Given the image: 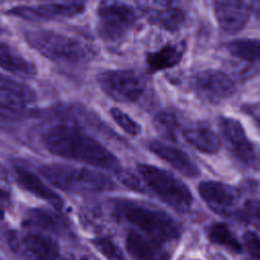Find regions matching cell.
<instances>
[{
	"label": "cell",
	"mask_w": 260,
	"mask_h": 260,
	"mask_svg": "<svg viewBox=\"0 0 260 260\" xmlns=\"http://www.w3.org/2000/svg\"><path fill=\"white\" fill-rule=\"evenodd\" d=\"M116 210L122 219L160 242L175 240L180 235L177 222L158 209L136 202L120 201L116 205Z\"/></svg>",
	"instance_id": "cell-4"
},
{
	"label": "cell",
	"mask_w": 260,
	"mask_h": 260,
	"mask_svg": "<svg viewBox=\"0 0 260 260\" xmlns=\"http://www.w3.org/2000/svg\"><path fill=\"white\" fill-rule=\"evenodd\" d=\"M9 202V197L7 193L0 187V206H5Z\"/></svg>",
	"instance_id": "cell-30"
},
{
	"label": "cell",
	"mask_w": 260,
	"mask_h": 260,
	"mask_svg": "<svg viewBox=\"0 0 260 260\" xmlns=\"http://www.w3.org/2000/svg\"><path fill=\"white\" fill-rule=\"evenodd\" d=\"M208 238L210 242L229 248L234 252H241L242 247L231 230L224 223H216L209 229Z\"/></svg>",
	"instance_id": "cell-24"
},
{
	"label": "cell",
	"mask_w": 260,
	"mask_h": 260,
	"mask_svg": "<svg viewBox=\"0 0 260 260\" xmlns=\"http://www.w3.org/2000/svg\"><path fill=\"white\" fill-rule=\"evenodd\" d=\"M16 181L18 185L32 195L47 201L57 209H61L64 205L62 197L49 187L39 176L29 170L19 168L16 170Z\"/></svg>",
	"instance_id": "cell-17"
},
{
	"label": "cell",
	"mask_w": 260,
	"mask_h": 260,
	"mask_svg": "<svg viewBox=\"0 0 260 260\" xmlns=\"http://www.w3.org/2000/svg\"><path fill=\"white\" fill-rule=\"evenodd\" d=\"M218 125L221 135L234 157L242 165L248 167L255 166L257 162L256 149L242 124L234 118L221 117Z\"/></svg>",
	"instance_id": "cell-12"
},
{
	"label": "cell",
	"mask_w": 260,
	"mask_h": 260,
	"mask_svg": "<svg viewBox=\"0 0 260 260\" xmlns=\"http://www.w3.org/2000/svg\"><path fill=\"white\" fill-rule=\"evenodd\" d=\"M126 248L136 260H168L169 258V254L160 241L136 232L128 234Z\"/></svg>",
	"instance_id": "cell-16"
},
{
	"label": "cell",
	"mask_w": 260,
	"mask_h": 260,
	"mask_svg": "<svg viewBox=\"0 0 260 260\" xmlns=\"http://www.w3.org/2000/svg\"><path fill=\"white\" fill-rule=\"evenodd\" d=\"M243 243L248 253L256 260L260 258V243L257 233L248 231L243 235Z\"/></svg>",
	"instance_id": "cell-28"
},
{
	"label": "cell",
	"mask_w": 260,
	"mask_h": 260,
	"mask_svg": "<svg viewBox=\"0 0 260 260\" xmlns=\"http://www.w3.org/2000/svg\"><path fill=\"white\" fill-rule=\"evenodd\" d=\"M84 0H67L40 5H21L10 8L7 13L27 20H51L70 18L85 10Z\"/></svg>",
	"instance_id": "cell-9"
},
{
	"label": "cell",
	"mask_w": 260,
	"mask_h": 260,
	"mask_svg": "<svg viewBox=\"0 0 260 260\" xmlns=\"http://www.w3.org/2000/svg\"><path fill=\"white\" fill-rule=\"evenodd\" d=\"M198 194L212 211L220 215L232 214L239 201L236 188L217 181L201 182L198 185Z\"/></svg>",
	"instance_id": "cell-13"
},
{
	"label": "cell",
	"mask_w": 260,
	"mask_h": 260,
	"mask_svg": "<svg viewBox=\"0 0 260 260\" xmlns=\"http://www.w3.org/2000/svg\"><path fill=\"white\" fill-rule=\"evenodd\" d=\"M25 224L44 233L62 234L66 230L65 222L54 212L46 209H30L26 214Z\"/></svg>",
	"instance_id": "cell-21"
},
{
	"label": "cell",
	"mask_w": 260,
	"mask_h": 260,
	"mask_svg": "<svg viewBox=\"0 0 260 260\" xmlns=\"http://www.w3.org/2000/svg\"><path fill=\"white\" fill-rule=\"evenodd\" d=\"M81 260H96V259H93L91 257H88V256H84L81 258Z\"/></svg>",
	"instance_id": "cell-32"
},
{
	"label": "cell",
	"mask_w": 260,
	"mask_h": 260,
	"mask_svg": "<svg viewBox=\"0 0 260 260\" xmlns=\"http://www.w3.org/2000/svg\"><path fill=\"white\" fill-rule=\"evenodd\" d=\"M212 6L219 27L229 34L242 30L258 7L257 0H212Z\"/></svg>",
	"instance_id": "cell-11"
},
{
	"label": "cell",
	"mask_w": 260,
	"mask_h": 260,
	"mask_svg": "<svg viewBox=\"0 0 260 260\" xmlns=\"http://www.w3.org/2000/svg\"><path fill=\"white\" fill-rule=\"evenodd\" d=\"M149 21L153 25L175 32L181 28L185 21V14L178 8H166L153 12L149 16Z\"/></svg>",
	"instance_id": "cell-23"
},
{
	"label": "cell",
	"mask_w": 260,
	"mask_h": 260,
	"mask_svg": "<svg viewBox=\"0 0 260 260\" xmlns=\"http://www.w3.org/2000/svg\"><path fill=\"white\" fill-rule=\"evenodd\" d=\"M157 1H159V2L162 3V4H170L171 2H173V1H175V0H157Z\"/></svg>",
	"instance_id": "cell-31"
},
{
	"label": "cell",
	"mask_w": 260,
	"mask_h": 260,
	"mask_svg": "<svg viewBox=\"0 0 260 260\" xmlns=\"http://www.w3.org/2000/svg\"><path fill=\"white\" fill-rule=\"evenodd\" d=\"M183 137L188 144L205 154L217 152L220 146L217 134L203 122H196L186 127L183 130Z\"/></svg>",
	"instance_id": "cell-18"
},
{
	"label": "cell",
	"mask_w": 260,
	"mask_h": 260,
	"mask_svg": "<svg viewBox=\"0 0 260 260\" xmlns=\"http://www.w3.org/2000/svg\"><path fill=\"white\" fill-rule=\"evenodd\" d=\"M96 80L106 95L121 103L137 101L146 86L144 76L132 69L106 70L98 75Z\"/></svg>",
	"instance_id": "cell-6"
},
{
	"label": "cell",
	"mask_w": 260,
	"mask_h": 260,
	"mask_svg": "<svg viewBox=\"0 0 260 260\" xmlns=\"http://www.w3.org/2000/svg\"><path fill=\"white\" fill-rule=\"evenodd\" d=\"M4 1H5V0H0V5H1V4H2Z\"/></svg>",
	"instance_id": "cell-33"
},
{
	"label": "cell",
	"mask_w": 260,
	"mask_h": 260,
	"mask_svg": "<svg viewBox=\"0 0 260 260\" xmlns=\"http://www.w3.org/2000/svg\"><path fill=\"white\" fill-rule=\"evenodd\" d=\"M92 244L107 260H127L120 247L108 238H96Z\"/></svg>",
	"instance_id": "cell-26"
},
{
	"label": "cell",
	"mask_w": 260,
	"mask_h": 260,
	"mask_svg": "<svg viewBox=\"0 0 260 260\" xmlns=\"http://www.w3.org/2000/svg\"><path fill=\"white\" fill-rule=\"evenodd\" d=\"M228 52L242 61L255 63L259 60V40L258 39H238L226 44Z\"/></svg>",
	"instance_id": "cell-22"
},
{
	"label": "cell",
	"mask_w": 260,
	"mask_h": 260,
	"mask_svg": "<svg viewBox=\"0 0 260 260\" xmlns=\"http://www.w3.org/2000/svg\"><path fill=\"white\" fill-rule=\"evenodd\" d=\"M185 51V42H180L167 44L158 51L147 54L146 63L149 71L156 72L176 66L181 62Z\"/></svg>",
	"instance_id": "cell-19"
},
{
	"label": "cell",
	"mask_w": 260,
	"mask_h": 260,
	"mask_svg": "<svg viewBox=\"0 0 260 260\" xmlns=\"http://www.w3.org/2000/svg\"><path fill=\"white\" fill-rule=\"evenodd\" d=\"M137 15L128 4L104 1L98 8V32L105 42H116L132 28Z\"/></svg>",
	"instance_id": "cell-7"
},
{
	"label": "cell",
	"mask_w": 260,
	"mask_h": 260,
	"mask_svg": "<svg viewBox=\"0 0 260 260\" xmlns=\"http://www.w3.org/2000/svg\"><path fill=\"white\" fill-rule=\"evenodd\" d=\"M24 37L34 50L55 62L78 64L95 56L94 48L87 42L53 30H28Z\"/></svg>",
	"instance_id": "cell-3"
},
{
	"label": "cell",
	"mask_w": 260,
	"mask_h": 260,
	"mask_svg": "<svg viewBox=\"0 0 260 260\" xmlns=\"http://www.w3.org/2000/svg\"><path fill=\"white\" fill-rule=\"evenodd\" d=\"M35 100L36 94L29 86L0 74V109L20 112Z\"/></svg>",
	"instance_id": "cell-14"
},
{
	"label": "cell",
	"mask_w": 260,
	"mask_h": 260,
	"mask_svg": "<svg viewBox=\"0 0 260 260\" xmlns=\"http://www.w3.org/2000/svg\"><path fill=\"white\" fill-rule=\"evenodd\" d=\"M118 178L119 180L126 186L128 187L129 189L131 190H134V191H142L143 190V186L141 185L139 179L131 172H128V171H124L122 169H120L118 172Z\"/></svg>",
	"instance_id": "cell-29"
},
{
	"label": "cell",
	"mask_w": 260,
	"mask_h": 260,
	"mask_svg": "<svg viewBox=\"0 0 260 260\" xmlns=\"http://www.w3.org/2000/svg\"><path fill=\"white\" fill-rule=\"evenodd\" d=\"M149 149L156 156L168 162L182 175L194 178L199 175L200 170L192 158L182 149L154 140L149 143Z\"/></svg>",
	"instance_id": "cell-15"
},
{
	"label": "cell",
	"mask_w": 260,
	"mask_h": 260,
	"mask_svg": "<svg viewBox=\"0 0 260 260\" xmlns=\"http://www.w3.org/2000/svg\"><path fill=\"white\" fill-rule=\"evenodd\" d=\"M110 114L115 123L126 133L136 136L141 132V127L127 113L119 108H112Z\"/></svg>",
	"instance_id": "cell-27"
},
{
	"label": "cell",
	"mask_w": 260,
	"mask_h": 260,
	"mask_svg": "<svg viewBox=\"0 0 260 260\" xmlns=\"http://www.w3.org/2000/svg\"><path fill=\"white\" fill-rule=\"evenodd\" d=\"M43 142L48 151L54 155L108 171L118 172L121 169L114 153L77 127L53 126L43 135Z\"/></svg>",
	"instance_id": "cell-1"
},
{
	"label": "cell",
	"mask_w": 260,
	"mask_h": 260,
	"mask_svg": "<svg viewBox=\"0 0 260 260\" xmlns=\"http://www.w3.org/2000/svg\"><path fill=\"white\" fill-rule=\"evenodd\" d=\"M155 129L169 139H175L179 129V121L170 111H161L153 119Z\"/></svg>",
	"instance_id": "cell-25"
},
{
	"label": "cell",
	"mask_w": 260,
	"mask_h": 260,
	"mask_svg": "<svg viewBox=\"0 0 260 260\" xmlns=\"http://www.w3.org/2000/svg\"><path fill=\"white\" fill-rule=\"evenodd\" d=\"M0 67L22 78H31L37 73L36 67L30 61L2 42H0Z\"/></svg>",
	"instance_id": "cell-20"
},
{
	"label": "cell",
	"mask_w": 260,
	"mask_h": 260,
	"mask_svg": "<svg viewBox=\"0 0 260 260\" xmlns=\"http://www.w3.org/2000/svg\"><path fill=\"white\" fill-rule=\"evenodd\" d=\"M12 246L26 260H60L58 243L44 232L35 230L16 235Z\"/></svg>",
	"instance_id": "cell-10"
},
{
	"label": "cell",
	"mask_w": 260,
	"mask_h": 260,
	"mask_svg": "<svg viewBox=\"0 0 260 260\" xmlns=\"http://www.w3.org/2000/svg\"><path fill=\"white\" fill-rule=\"evenodd\" d=\"M137 172L146 186L169 206L178 211H187L192 206L190 189L169 171L150 164H138Z\"/></svg>",
	"instance_id": "cell-5"
},
{
	"label": "cell",
	"mask_w": 260,
	"mask_h": 260,
	"mask_svg": "<svg viewBox=\"0 0 260 260\" xmlns=\"http://www.w3.org/2000/svg\"><path fill=\"white\" fill-rule=\"evenodd\" d=\"M192 87L201 101L209 104L221 103L236 91L234 80L225 72L217 69L197 72L192 79Z\"/></svg>",
	"instance_id": "cell-8"
},
{
	"label": "cell",
	"mask_w": 260,
	"mask_h": 260,
	"mask_svg": "<svg viewBox=\"0 0 260 260\" xmlns=\"http://www.w3.org/2000/svg\"><path fill=\"white\" fill-rule=\"evenodd\" d=\"M39 171L52 186L68 193H100L115 187L108 176L94 169L53 162L41 166Z\"/></svg>",
	"instance_id": "cell-2"
}]
</instances>
